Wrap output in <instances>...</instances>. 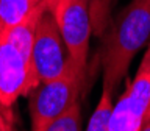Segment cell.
<instances>
[{"mask_svg": "<svg viewBox=\"0 0 150 131\" xmlns=\"http://www.w3.org/2000/svg\"><path fill=\"white\" fill-rule=\"evenodd\" d=\"M102 89L114 95L136 53L150 41V0H131L102 33Z\"/></svg>", "mask_w": 150, "mask_h": 131, "instance_id": "1", "label": "cell"}, {"mask_svg": "<svg viewBox=\"0 0 150 131\" xmlns=\"http://www.w3.org/2000/svg\"><path fill=\"white\" fill-rule=\"evenodd\" d=\"M88 72L77 69L69 59L67 69L58 78L41 81L28 94L31 131H36L80 101Z\"/></svg>", "mask_w": 150, "mask_h": 131, "instance_id": "2", "label": "cell"}, {"mask_svg": "<svg viewBox=\"0 0 150 131\" xmlns=\"http://www.w3.org/2000/svg\"><path fill=\"white\" fill-rule=\"evenodd\" d=\"M38 84L31 55L23 51L6 30H0V106L11 111L17 98L28 95Z\"/></svg>", "mask_w": 150, "mask_h": 131, "instance_id": "3", "label": "cell"}, {"mask_svg": "<svg viewBox=\"0 0 150 131\" xmlns=\"http://www.w3.org/2000/svg\"><path fill=\"white\" fill-rule=\"evenodd\" d=\"M53 14L69 59L83 72H88L89 39L94 35L86 0H59L50 11Z\"/></svg>", "mask_w": 150, "mask_h": 131, "instance_id": "4", "label": "cell"}, {"mask_svg": "<svg viewBox=\"0 0 150 131\" xmlns=\"http://www.w3.org/2000/svg\"><path fill=\"white\" fill-rule=\"evenodd\" d=\"M150 111V45L147 47L138 73L127 84L112 108L110 131H141Z\"/></svg>", "mask_w": 150, "mask_h": 131, "instance_id": "5", "label": "cell"}, {"mask_svg": "<svg viewBox=\"0 0 150 131\" xmlns=\"http://www.w3.org/2000/svg\"><path fill=\"white\" fill-rule=\"evenodd\" d=\"M31 64L38 81H49L64 73L69 55L61 37L59 28L50 11L42 13L38 22L31 49Z\"/></svg>", "mask_w": 150, "mask_h": 131, "instance_id": "6", "label": "cell"}, {"mask_svg": "<svg viewBox=\"0 0 150 131\" xmlns=\"http://www.w3.org/2000/svg\"><path fill=\"white\" fill-rule=\"evenodd\" d=\"M42 0H0V30L19 25L35 9L39 8Z\"/></svg>", "mask_w": 150, "mask_h": 131, "instance_id": "7", "label": "cell"}, {"mask_svg": "<svg viewBox=\"0 0 150 131\" xmlns=\"http://www.w3.org/2000/svg\"><path fill=\"white\" fill-rule=\"evenodd\" d=\"M58 2L59 0H42V3L47 8V11H52ZM86 2L89 6V14H91L94 35L102 36V33L105 31L108 22H110V6L112 2L111 0H86Z\"/></svg>", "mask_w": 150, "mask_h": 131, "instance_id": "8", "label": "cell"}, {"mask_svg": "<svg viewBox=\"0 0 150 131\" xmlns=\"http://www.w3.org/2000/svg\"><path fill=\"white\" fill-rule=\"evenodd\" d=\"M112 94L102 89V95L91 119L88 122L86 131H110V120L112 114Z\"/></svg>", "mask_w": 150, "mask_h": 131, "instance_id": "9", "label": "cell"}, {"mask_svg": "<svg viewBox=\"0 0 150 131\" xmlns=\"http://www.w3.org/2000/svg\"><path fill=\"white\" fill-rule=\"evenodd\" d=\"M36 131H83L81 130V106L80 101L72 105L66 112L49 122Z\"/></svg>", "mask_w": 150, "mask_h": 131, "instance_id": "10", "label": "cell"}, {"mask_svg": "<svg viewBox=\"0 0 150 131\" xmlns=\"http://www.w3.org/2000/svg\"><path fill=\"white\" fill-rule=\"evenodd\" d=\"M13 122H14V119H9L8 116L0 112V131H14Z\"/></svg>", "mask_w": 150, "mask_h": 131, "instance_id": "11", "label": "cell"}, {"mask_svg": "<svg viewBox=\"0 0 150 131\" xmlns=\"http://www.w3.org/2000/svg\"><path fill=\"white\" fill-rule=\"evenodd\" d=\"M141 131H150V114H147V117H145L144 123H142V128H141Z\"/></svg>", "mask_w": 150, "mask_h": 131, "instance_id": "12", "label": "cell"}, {"mask_svg": "<svg viewBox=\"0 0 150 131\" xmlns=\"http://www.w3.org/2000/svg\"><path fill=\"white\" fill-rule=\"evenodd\" d=\"M0 112H3L5 116H8V117H9V119H14V117H13V111H6L5 108L0 106Z\"/></svg>", "mask_w": 150, "mask_h": 131, "instance_id": "13", "label": "cell"}, {"mask_svg": "<svg viewBox=\"0 0 150 131\" xmlns=\"http://www.w3.org/2000/svg\"><path fill=\"white\" fill-rule=\"evenodd\" d=\"M111 2H116V0H111Z\"/></svg>", "mask_w": 150, "mask_h": 131, "instance_id": "14", "label": "cell"}, {"mask_svg": "<svg viewBox=\"0 0 150 131\" xmlns=\"http://www.w3.org/2000/svg\"><path fill=\"white\" fill-rule=\"evenodd\" d=\"M149 114H150V111H149Z\"/></svg>", "mask_w": 150, "mask_h": 131, "instance_id": "15", "label": "cell"}]
</instances>
